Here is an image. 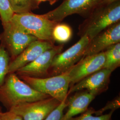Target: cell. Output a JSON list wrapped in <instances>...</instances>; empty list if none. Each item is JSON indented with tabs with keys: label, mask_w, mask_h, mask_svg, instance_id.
I'll use <instances>...</instances> for the list:
<instances>
[{
	"label": "cell",
	"mask_w": 120,
	"mask_h": 120,
	"mask_svg": "<svg viewBox=\"0 0 120 120\" xmlns=\"http://www.w3.org/2000/svg\"><path fill=\"white\" fill-rule=\"evenodd\" d=\"M35 90L15 73H9L0 87V103L9 110L18 105L49 98Z\"/></svg>",
	"instance_id": "1"
},
{
	"label": "cell",
	"mask_w": 120,
	"mask_h": 120,
	"mask_svg": "<svg viewBox=\"0 0 120 120\" xmlns=\"http://www.w3.org/2000/svg\"><path fill=\"white\" fill-rule=\"evenodd\" d=\"M120 20V1L111 4H101L80 25L78 34L81 37L87 35L90 41Z\"/></svg>",
	"instance_id": "2"
},
{
	"label": "cell",
	"mask_w": 120,
	"mask_h": 120,
	"mask_svg": "<svg viewBox=\"0 0 120 120\" xmlns=\"http://www.w3.org/2000/svg\"><path fill=\"white\" fill-rule=\"evenodd\" d=\"M10 23L15 28L38 40L52 42V32L58 23L51 21L43 15H37L30 12L14 13Z\"/></svg>",
	"instance_id": "3"
},
{
	"label": "cell",
	"mask_w": 120,
	"mask_h": 120,
	"mask_svg": "<svg viewBox=\"0 0 120 120\" xmlns=\"http://www.w3.org/2000/svg\"><path fill=\"white\" fill-rule=\"evenodd\" d=\"M20 78L35 90L62 102L69 96L70 82L68 71L56 76L35 77L20 76Z\"/></svg>",
	"instance_id": "4"
},
{
	"label": "cell",
	"mask_w": 120,
	"mask_h": 120,
	"mask_svg": "<svg viewBox=\"0 0 120 120\" xmlns=\"http://www.w3.org/2000/svg\"><path fill=\"white\" fill-rule=\"evenodd\" d=\"M89 41V37L85 35L71 47L56 54L49 69L48 77L59 75L69 71L83 57Z\"/></svg>",
	"instance_id": "5"
},
{
	"label": "cell",
	"mask_w": 120,
	"mask_h": 120,
	"mask_svg": "<svg viewBox=\"0 0 120 120\" xmlns=\"http://www.w3.org/2000/svg\"><path fill=\"white\" fill-rule=\"evenodd\" d=\"M101 0H64L57 7L43 15L57 23H60L65 18L74 14L88 17L101 4Z\"/></svg>",
	"instance_id": "6"
},
{
	"label": "cell",
	"mask_w": 120,
	"mask_h": 120,
	"mask_svg": "<svg viewBox=\"0 0 120 120\" xmlns=\"http://www.w3.org/2000/svg\"><path fill=\"white\" fill-rule=\"evenodd\" d=\"M60 103L56 99L49 97L18 105L9 111L20 116L23 120H44Z\"/></svg>",
	"instance_id": "7"
},
{
	"label": "cell",
	"mask_w": 120,
	"mask_h": 120,
	"mask_svg": "<svg viewBox=\"0 0 120 120\" xmlns=\"http://www.w3.org/2000/svg\"><path fill=\"white\" fill-rule=\"evenodd\" d=\"M105 60L104 51L83 57L68 71L70 86H73L83 78L103 69Z\"/></svg>",
	"instance_id": "8"
},
{
	"label": "cell",
	"mask_w": 120,
	"mask_h": 120,
	"mask_svg": "<svg viewBox=\"0 0 120 120\" xmlns=\"http://www.w3.org/2000/svg\"><path fill=\"white\" fill-rule=\"evenodd\" d=\"M112 72L109 69L103 68L93 73L71 86L68 91V96L85 90L97 96L108 89Z\"/></svg>",
	"instance_id": "9"
},
{
	"label": "cell",
	"mask_w": 120,
	"mask_h": 120,
	"mask_svg": "<svg viewBox=\"0 0 120 120\" xmlns=\"http://www.w3.org/2000/svg\"><path fill=\"white\" fill-rule=\"evenodd\" d=\"M63 45L54 46L44 52L35 60L26 64L16 72L19 76L35 77L48 76V73L54 57L61 52Z\"/></svg>",
	"instance_id": "10"
},
{
	"label": "cell",
	"mask_w": 120,
	"mask_h": 120,
	"mask_svg": "<svg viewBox=\"0 0 120 120\" xmlns=\"http://www.w3.org/2000/svg\"><path fill=\"white\" fill-rule=\"evenodd\" d=\"M120 42V22H118L102 31L90 41L83 56L105 51L107 48Z\"/></svg>",
	"instance_id": "11"
},
{
	"label": "cell",
	"mask_w": 120,
	"mask_h": 120,
	"mask_svg": "<svg viewBox=\"0 0 120 120\" xmlns=\"http://www.w3.org/2000/svg\"><path fill=\"white\" fill-rule=\"evenodd\" d=\"M54 46L51 41L38 40L33 42L9 63L8 74L16 73L19 69L35 60L44 52Z\"/></svg>",
	"instance_id": "12"
},
{
	"label": "cell",
	"mask_w": 120,
	"mask_h": 120,
	"mask_svg": "<svg viewBox=\"0 0 120 120\" xmlns=\"http://www.w3.org/2000/svg\"><path fill=\"white\" fill-rule=\"evenodd\" d=\"M3 25L4 41L14 58L21 54L31 43L38 40L34 36L16 29L10 22Z\"/></svg>",
	"instance_id": "13"
},
{
	"label": "cell",
	"mask_w": 120,
	"mask_h": 120,
	"mask_svg": "<svg viewBox=\"0 0 120 120\" xmlns=\"http://www.w3.org/2000/svg\"><path fill=\"white\" fill-rule=\"evenodd\" d=\"M75 94L67 98V111L64 114L61 120H68L70 118L86 111L91 102L96 95L86 90L75 92Z\"/></svg>",
	"instance_id": "14"
},
{
	"label": "cell",
	"mask_w": 120,
	"mask_h": 120,
	"mask_svg": "<svg viewBox=\"0 0 120 120\" xmlns=\"http://www.w3.org/2000/svg\"><path fill=\"white\" fill-rule=\"evenodd\" d=\"M105 62L103 68L113 72L120 65V43H116L107 48L105 51Z\"/></svg>",
	"instance_id": "15"
},
{
	"label": "cell",
	"mask_w": 120,
	"mask_h": 120,
	"mask_svg": "<svg viewBox=\"0 0 120 120\" xmlns=\"http://www.w3.org/2000/svg\"><path fill=\"white\" fill-rule=\"evenodd\" d=\"M73 35L71 28L64 23H58L53 29L52 37L53 41L59 43H65L70 40Z\"/></svg>",
	"instance_id": "16"
},
{
	"label": "cell",
	"mask_w": 120,
	"mask_h": 120,
	"mask_svg": "<svg viewBox=\"0 0 120 120\" xmlns=\"http://www.w3.org/2000/svg\"><path fill=\"white\" fill-rule=\"evenodd\" d=\"M9 64V56L7 51L3 46L0 47V87L4 83L8 74Z\"/></svg>",
	"instance_id": "17"
},
{
	"label": "cell",
	"mask_w": 120,
	"mask_h": 120,
	"mask_svg": "<svg viewBox=\"0 0 120 120\" xmlns=\"http://www.w3.org/2000/svg\"><path fill=\"white\" fill-rule=\"evenodd\" d=\"M95 109L92 108L88 109L87 110L82 113V115L77 117H73L68 120H110L113 110H111L109 113L102 114L100 116H94V114Z\"/></svg>",
	"instance_id": "18"
},
{
	"label": "cell",
	"mask_w": 120,
	"mask_h": 120,
	"mask_svg": "<svg viewBox=\"0 0 120 120\" xmlns=\"http://www.w3.org/2000/svg\"><path fill=\"white\" fill-rule=\"evenodd\" d=\"M15 13H26L30 11L33 0H8Z\"/></svg>",
	"instance_id": "19"
},
{
	"label": "cell",
	"mask_w": 120,
	"mask_h": 120,
	"mask_svg": "<svg viewBox=\"0 0 120 120\" xmlns=\"http://www.w3.org/2000/svg\"><path fill=\"white\" fill-rule=\"evenodd\" d=\"M14 13L8 0H0V17L3 25L10 22Z\"/></svg>",
	"instance_id": "20"
},
{
	"label": "cell",
	"mask_w": 120,
	"mask_h": 120,
	"mask_svg": "<svg viewBox=\"0 0 120 120\" xmlns=\"http://www.w3.org/2000/svg\"><path fill=\"white\" fill-rule=\"evenodd\" d=\"M67 98L61 102L60 105L53 110L44 120H61L64 115V109L67 107Z\"/></svg>",
	"instance_id": "21"
},
{
	"label": "cell",
	"mask_w": 120,
	"mask_h": 120,
	"mask_svg": "<svg viewBox=\"0 0 120 120\" xmlns=\"http://www.w3.org/2000/svg\"><path fill=\"white\" fill-rule=\"evenodd\" d=\"M120 107V95H119L112 101H108L104 107L97 111H95L94 114L96 116H100L108 110L110 109L111 110L115 111L116 109H119Z\"/></svg>",
	"instance_id": "22"
},
{
	"label": "cell",
	"mask_w": 120,
	"mask_h": 120,
	"mask_svg": "<svg viewBox=\"0 0 120 120\" xmlns=\"http://www.w3.org/2000/svg\"><path fill=\"white\" fill-rule=\"evenodd\" d=\"M1 120H23L20 116L12 112L7 111L2 112Z\"/></svg>",
	"instance_id": "23"
},
{
	"label": "cell",
	"mask_w": 120,
	"mask_h": 120,
	"mask_svg": "<svg viewBox=\"0 0 120 120\" xmlns=\"http://www.w3.org/2000/svg\"><path fill=\"white\" fill-rule=\"evenodd\" d=\"M120 0H101V4H111Z\"/></svg>",
	"instance_id": "24"
},
{
	"label": "cell",
	"mask_w": 120,
	"mask_h": 120,
	"mask_svg": "<svg viewBox=\"0 0 120 120\" xmlns=\"http://www.w3.org/2000/svg\"><path fill=\"white\" fill-rule=\"evenodd\" d=\"M2 111L1 110V108L0 106V120H1V116H2Z\"/></svg>",
	"instance_id": "25"
},
{
	"label": "cell",
	"mask_w": 120,
	"mask_h": 120,
	"mask_svg": "<svg viewBox=\"0 0 120 120\" xmlns=\"http://www.w3.org/2000/svg\"><path fill=\"white\" fill-rule=\"evenodd\" d=\"M36 0L39 1V2H41V1H47L48 0Z\"/></svg>",
	"instance_id": "26"
},
{
	"label": "cell",
	"mask_w": 120,
	"mask_h": 120,
	"mask_svg": "<svg viewBox=\"0 0 120 120\" xmlns=\"http://www.w3.org/2000/svg\"></svg>",
	"instance_id": "27"
}]
</instances>
